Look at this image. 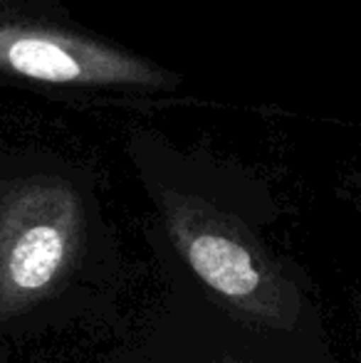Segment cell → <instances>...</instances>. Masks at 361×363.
<instances>
[{
    "instance_id": "obj_1",
    "label": "cell",
    "mask_w": 361,
    "mask_h": 363,
    "mask_svg": "<svg viewBox=\"0 0 361 363\" xmlns=\"http://www.w3.org/2000/svg\"><path fill=\"white\" fill-rule=\"evenodd\" d=\"M129 158L151 203L144 238L171 301L270 359L337 363L317 287L267 238L279 206L257 178L151 131L131 134Z\"/></svg>"
},
{
    "instance_id": "obj_2",
    "label": "cell",
    "mask_w": 361,
    "mask_h": 363,
    "mask_svg": "<svg viewBox=\"0 0 361 363\" xmlns=\"http://www.w3.org/2000/svg\"><path fill=\"white\" fill-rule=\"evenodd\" d=\"M126 259L96 171L62 153H0V344L119 311Z\"/></svg>"
},
{
    "instance_id": "obj_3",
    "label": "cell",
    "mask_w": 361,
    "mask_h": 363,
    "mask_svg": "<svg viewBox=\"0 0 361 363\" xmlns=\"http://www.w3.org/2000/svg\"><path fill=\"white\" fill-rule=\"evenodd\" d=\"M0 86L62 99L176 94L166 65L74 23L55 0H0Z\"/></svg>"
},
{
    "instance_id": "obj_4",
    "label": "cell",
    "mask_w": 361,
    "mask_h": 363,
    "mask_svg": "<svg viewBox=\"0 0 361 363\" xmlns=\"http://www.w3.org/2000/svg\"><path fill=\"white\" fill-rule=\"evenodd\" d=\"M99 363H201V356L181 316L166 304L144 339L114 351Z\"/></svg>"
},
{
    "instance_id": "obj_5",
    "label": "cell",
    "mask_w": 361,
    "mask_h": 363,
    "mask_svg": "<svg viewBox=\"0 0 361 363\" xmlns=\"http://www.w3.org/2000/svg\"><path fill=\"white\" fill-rule=\"evenodd\" d=\"M166 304L181 316L186 329L191 331L193 341H196L198 356H201V363H287V361L270 359V356L248 349L243 341H238L233 334L221 329L216 321L203 316L201 311L188 309V306L179 304V301H171V299L166 301Z\"/></svg>"
},
{
    "instance_id": "obj_6",
    "label": "cell",
    "mask_w": 361,
    "mask_h": 363,
    "mask_svg": "<svg viewBox=\"0 0 361 363\" xmlns=\"http://www.w3.org/2000/svg\"><path fill=\"white\" fill-rule=\"evenodd\" d=\"M347 188L352 193L354 203H357L359 213H361V171H357L354 176H349ZM357 334H359V346H361V296H359V304H357Z\"/></svg>"
},
{
    "instance_id": "obj_7",
    "label": "cell",
    "mask_w": 361,
    "mask_h": 363,
    "mask_svg": "<svg viewBox=\"0 0 361 363\" xmlns=\"http://www.w3.org/2000/svg\"><path fill=\"white\" fill-rule=\"evenodd\" d=\"M359 129H361V124H359Z\"/></svg>"
}]
</instances>
